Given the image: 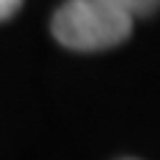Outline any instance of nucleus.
<instances>
[{
  "mask_svg": "<svg viewBox=\"0 0 160 160\" xmlns=\"http://www.w3.org/2000/svg\"><path fill=\"white\" fill-rule=\"evenodd\" d=\"M51 31L56 41L71 51H104L130 38L132 18L102 0H66L53 13Z\"/></svg>",
  "mask_w": 160,
  "mask_h": 160,
  "instance_id": "1",
  "label": "nucleus"
},
{
  "mask_svg": "<svg viewBox=\"0 0 160 160\" xmlns=\"http://www.w3.org/2000/svg\"><path fill=\"white\" fill-rule=\"evenodd\" d=\"M102 3H107L109 8L132 18V21L135 18H150L160 8V0H102Z\"/></svg>",
  "mask_w": 160,
  "mask_h": 160,
  "instance_id": "2",
  "label": "nucleus"
},
{
  "mask_svg": "<svg viewBox=\"0 0 160 160\" xmlns=\"http://www.w3.org/2000/svg\"><path fill=\"white\" fill-rule=\"evenodd\" d=\"M23 0H0V21H8L21 10Z\"/></svg>",
  "mask_w": 160,
  "mask_h": 160,
  "instance_id": "3",
  "label": "nucleus"
},
{
  "mask_svg": "<svg viewBox=\"0 0 160 160\" xmlns=\"http://www.w3.org/2000/svg\"><path fill=\"white\" fill-rule=\"evenodd\" d=\"M130 160H132V158H130Z\"/></svg>",
  "mask_w": 160,
  "mask_h": 160,
  "instance_id": "4",
  "label": "nucleus"
}]
</instances>
